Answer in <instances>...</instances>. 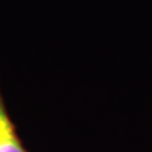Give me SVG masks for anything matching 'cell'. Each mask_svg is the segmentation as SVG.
I'll return each instance as SVG.
<instances>
[{
    "label": "cell",
    "mask_w": 152,
    "mask_h": 152,
    "mask_svg": "<svg viewBox=\"0 0 152 152\" xmlns=\"http://www.w3.org/2000/svg\"><path fill=\"white\" fill-rule=\"evenodd\" d=\"M0 152H30L24 147L17 127L7 110L0 87Z\"/></svg>",
    "instance_id": "obj_1"
}]
</instances>
